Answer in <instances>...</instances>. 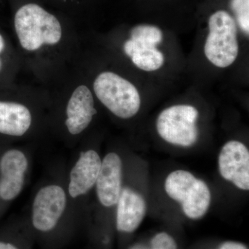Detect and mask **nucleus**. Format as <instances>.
<instances>
[{"label":"nucleus","instance_id":"9b49d317","mask_svg":"<svg viewBox=\"0 0 249 249\" xmlns=\"http://www.w3.org/2000/svg\"><path fill=\"white\" fill-rule=\"evenodd\" d=\"M116 204L117 230L127 233L137 230L146 213V203L143 197L130 188H123Z\"/></svg>","mask_w":249,"mask_h":249},{"label":"nucleus","instance_id":"20e7f679","mask_svg":"<svg viewBox=\"0 0 249 249\" xmlns=\"http://www.w3.org/2000/svg\"><path fill=\"white\" fill-rule=\"evenodd\" d=\"M165 190L170 198L181 204L183 213L191 219L202 217L209 209V187L189 172L176 170L170 173L165 180Z\"/></svg>","mask_w":249,"mask_h":249},{"label":"nucleus","instance_id":"f257e3e1","mask_svg":"<svg viewBox=\"0 0 249 249\" xmlns=\"http://www.w3.org/2000/svg\"><path fill=\"white\" fill-rule=\"evenodd\" d=\"M14 29L22 61L42 79L61 73L60 69L73 56L75 37H67L58 18L40 5L29 3L19 7Z\"/></svg>","mask_w":249,"mask_h":249},{"label":"nucleus","instance_id":"7ed1b4c3","mask_svg":"<svg viewBox=\"0 0 249 249\" xmlns=\"http://www.w3.org/2000/svg\"><path fill=\"white\" fill-rule=\"evenodd\" d=\"M208 26L209 33L204 46L206 58L219 68L231 66L239 52L235 18L225 10H218L210 16Z\"/></svg>","mask_w":249,"mask_h":249},{"label":"nucleus","instance_id":"f03ea898","mask_svg":"<svg viewBox=\"0 0 249 249\" xmlns=\"http://www.w3.org/2000/svg\"><path fill=\"white\" fill-rule=\"evenodd\" d=\"M93 95L114 115L129 119L138 113L141 98L132 83L113 71L101 72L93 80Z\"/></svg>","mask_w":249,"mask_h":249},{"label":"nucleus","instance_id":"39448f33","mask_svg":"<svg viewBox=\"0 0 249 249\" xmlns=\"http://www.w3.org/2000/svg\"><path fill=\"white\" fill-rule=\"evenodd\" d=\"M196 107L178 105L164 109L157 120V129L160 137L173 145L190 147L197 141Z\"/></svg>","mask_w":249,"mask_h":249},{"label":"nucleus","instance_id":"6ab92c4d","mask_svg":"<svg viewBox=\"0 0 249 249\" xmlns=\"http://www.w3.org/2000/svg\"><path fill=\"white\" fill-rule=\"evenodd\" d=\"M6 48V40L3 37L2 35L0 34V72L1 71L3 67L2 59L1 58V53L4 52L5 49Z\"/></svg>","mask_w":249,"mask_h":249},{"label":"nucleus","instance_id":"f3484780","mask_svg":"<svg viewBox=\"0 0 249 249\" xmlns=\"http://www.w3.org/2000/svg\"><path fill=\"white\" fill-rule=\"evenodd\" d=\"M150 249H178L176 241L167 232L156 234L150 242Z\"/></svg>","mask_w":249,"mask_h":249},{"label":"nucleus","instance_id":"a211bd4d","mask_svg":"<svg viewBox=\"0 0 249 249\" xmlns=\"http://www.w3.org/2000/svg\"><path fill=\"white\" fill-rule=\"evenodd\" d=\"M218 249H248V248L247 246L240 242L229 241V242H224Z\"/></svg>","mask_w":249,"mask_h":249},{"label":"nucleus","instance_id":"2eb2a0df","mask_svg":"<svg viewBox=\"0 0 249 249\" xmlns=\"http://www.w3.org/2000/svg\"><path fill=\"white\" fill-rule=\"evenodd\" d=\"M24 185V177L12 178L0 173V200H14L22 192Z\"/></svg>","mask_w":249,"mask_h":249},{"label":"nucleus","instance_id":"aec40b11","mask_svg":"<svg viewBox=\"0 0 249 249\" xmlns=\"http://www.w3.org/2000/svg\"><path fill=\"white\" fill-rule=\"evenodd\" d=\"M0 249H19L14 244L0 239Z\"/></svg>","mask_w":249,"mask_h":249},{"label":"nucleus","instance_id":"9d476101","mask_svg":"<svg viewBox=\"0 0 249 249\" xmlns=\"http://www.w3.org/2000/svg\"><path fill=\"white\" fill-rule=\"evenodd\" d=\"M101 163V157L95 150L80 153L70 173L69 193L72 198L84 196L96 184Z\"/></svg>","mask_w":249,"mask_h":249},{"label":"nucleus","instance_id":"ddd939ff","mask_svg":"<svg viewBox=\"0 0 249 249\" xmlns=\"http://www.w3.org/2000/svg\"><path fill=\"white\" fill-rule=\"evenodd\" d=\"M124 51L134 65L144 71H156L164 63L163 54L156 46L129 38L124 44Z\"/></svg>","mask_w":249,"mask_h":249},{"label":"nucleus","instance_id":"dca6fc26","mask_svg":"<svg viewBox=\"0 0 249 249\" xmlns=\"http://www.w3.org/2000/svg\"><path fill=\"white\" fill-rule=\"evenodd\" d=\"M236 23L246 34L249 32V0H230Z\"/></svg>","mask_w":249,"mask_h":249},{"label":"nucleus","instance_id":"4468645a","mask_svg":"<svg viewBox=\"0 0 249 249\" xmlns=\"http://www.w3.org/2000/svg\"><path fill=\"white\" fill-rule=\"evenodd\" d=\"M130 39L156 46L163 40V32L160 28L150 24H139L130 30Z\"/></svg>","mask_w":249,"mask_h":249},{"label":"nucleus","instance_id":"412c9836","mask_svg":"<svg viewBox=\"0 0 249 249\" xmlns=\"http://www.w3.org/2000/svg\"><path fill=\"white\" fill-rule=\"evenodd\" d=\"M131 249H150V248H149V247H145V246L144 245H138L134 246V247Z\"/></svg>","mask_w":249,"mask_h":249},{"label":"nucleus","instance_id":"423d86ee","mask_svg":"<svg viewBox=\"0 0 249 249\" xmlns=\"http://www.w3.org/2000/svg\"><path fill=\"white\" fill-rule=\"evenodd\" d=\"M66 206V193L61 186L52 184L43 187L33 203V226L38 231H51L56 227Z\"/></svg>","mask_w":249,"mask_h":249},{"label":"nucleus","instance_id":"1a4fd4ad","mask_svg":"<svg viewBox=\"0 0 249 249\" xmlns=\"http://www.w3.org/2000/svg\"><path fill=\"white\" fill-rule=\"evenodd\" d=\"M98 200L106 207L117 204L122 191V161L114 152L107 154L101 163L96 182Z\"/></svg>","mask_w":249,"mask_h":249},{"label":"nucleus","instance_id":"f8f14e48","mask_svg":"<svg viewBox=\"0 0 249 249\" xmlns=\"http://www.w3.org/2000/svg\"><path fill=\"white\" fill-rule=\"evenodd\" d=\"M32 111L24 102L0 101V134L22 137L32 126Z\"/></svg>","mask_w":249,"mask_h":249},{"label":"nucleus","instance_id":"6e6552de","mask_svg":"<svg viewBox=\"0 0 249 249\" xmlns=\"http://www.w3.org/2000/svg\"><path fill=\"white\" fill-rule=\"evenodd\" d=\"M219 170L224 179L244 191L249 189V152L242 142L231 141L219 155Z\"/></svg>","mask_w":249,"mask_h":249},{"label":"nucleus","instance_id":"0eeeda50","mask_svg":"<svg viewBox=\"0 0 249 249\" xmlns=\"http://www.w3.org/2000/svg\"><path fill=\"white\" fill-rule=\"evenodd\" d=\"M67 94L65 127L71 135H79L89 127L97 114L94 95L88 85L80 82L72 86Z\"/></svg>","mask_w":249,"mask_h":249}]
</instances>
